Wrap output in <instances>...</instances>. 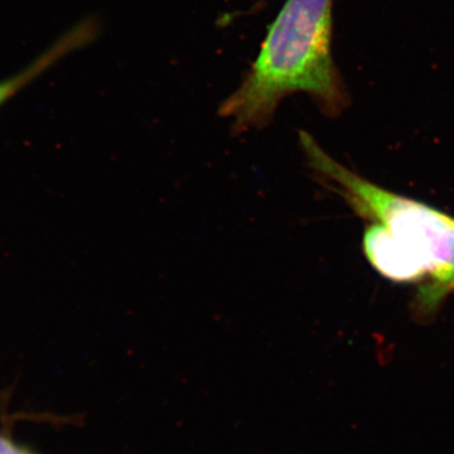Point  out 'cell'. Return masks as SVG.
Segmentation results:
<instances>
[{
  "label": "cell",
  "instance_id": "cell-2",
  "mask_svg": "<svg viewBox=\"0 0 454 454\" xmlns=\"http://www.w3.org/2000/svg\"><path fill=\"white\" fill-rule=\"evenodd\" d=\"M300 145L319 181L339 193L355 214L387 227L419 256L427 270L420 307L427 312L437 309L454 292L453 217L361 177L333 160L307 131H300Z\"/></svg>",
  "mask_w": 454,
  "mask_h": 454
},
{
  "label": "cell",
  "instance_id": "cell-3",
  "mask_svg": "<svg viewBox=\"0 0 454 454\" xmlns=\"http://www.w3.org/2000/svg\"><path fill=\"white\" fill-rule=\"evenodd\" d=\"M363 247L370 264L387 279L422 286L427 282L426 267L419 256L380 223L367 227Z\"/></svg>",
  "mask_w": 454,
  "mask_h": 454
},
{
  "label": "cell",
  "instance_id": "cell-5",
  "mask_svg": "<svg viewBox=\"0 0 454 454\" xmlns=\"http://www.w3.org/2000/svg\"><path fill=\"white\" fill-rule=\"evenodd\" d=\"M0 454H32L25 448L17 446L11 439L0 435Z\"/></svg>",
  "mask_w": 454,
  "mask_h": 454
},
{
  "label": "cell",
  "instance_id": "cell-1",
  "mask_svg": "<svg viewBox=\"0 0 454 454\" xmlns=\"http://www.w3.org/2000/svg\"><path fill=\"white\" fill-rule=\"evenodd\" d=\"M333 0H286L240 86L221 104L234 134L264 129L291 95L307 94L339 116L349 97L333 56Z\"/></svg>",
  "mask_w": 454,
  "mask_h": 454
},
{
  "label": "cell",
  "instance_id": "cell-4",
  "mask_svg": "<svg viewBox=\"0 0 454 454\" xmlns=\"http://www.w3.org/2000/svg\"><path fill=\"white\" fill-rule=\"evenodd\" d=\"M98 25L97 20H82L74 26L70 31L64 33L56 42H53L49 49L44 50L37 59H33L32 64L23 68L20 73L13 74L8 79L0 82V107L4 106L12 98L16 97L20 90L27 88L29 83L37 80L42 74H46L50 68L59 64L62 59L70 55L74 51L83 49L90 42L97 38Z\"/></svg>",
  "mask_w": 454,
  "mask_h": 454
}]
</instances>
